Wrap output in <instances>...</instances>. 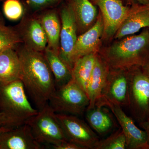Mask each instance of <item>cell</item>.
I'll list each match as a JSON object with an SVG mask.
<instances>
[{
    "instance_id": "6da1fadb",
    "label": "cell",
    "mask_w": 149,
    "mask_h": 149,
    "mask_svg": "<svg viewBox=\"0 0 149 149\" xmlns=\"http://www.w3.org/2000/svg\"><path fill=\"white\" fill-rule=\"evenodd\" d=\"M21 66L20 80L37 109H42L56 88L54 78L43 52L19 44L15 48Z\"/></svg>"
},
{
    "instance_id": "7a4b0ae2",
    "label": "cell",
    "mask_w": 149,
    "mask_h": 149,
    "mask_svg": "<svg viewBox=\"0 0 149 149\" xmlns=\"http://www.w3.org/2000/svg\"><path fill=\"white\" fill-rule=\"evenodd\" d=\"M102 58L110 69L128 70L146 66L149 63V29L113 44L104 52Z\"/></svg>"
},
{
    "instance_id": "3957f363",
    "label": "cell",
    "mask_w": 149,
    "mask_h": 149,
    "mask_svg": "<svg viewBox=\"0 0 149 149\" xmlns=\"http://www.w3.org/2000/svg\"><path fill=\"white\" fill-rule=\"evenodd\" d=\"M0 108L2 111L23 123L39 111L30 104L20 80L0 83Z\"/></svg>"
},
{
    "instance_id": "277c9868",
    "label": "cell",
    "mask_w": 149,
    "mask_h": 149,
    "mask_svg": "<svg viewBox=\"0 0 149 149\" xmlns=\"http://www.w3.org/2000/svg\"><path fill=\"white\" fill-rule=\"evenodd\" d=\"M25 123L29 125L34 138L40 144L54 146L68 141L56 113L49 104L39 110L37 114L28 119Z\"/></svg>"
},
{
    "instance_id": "5b68a950",
    "label": "cell",
    "mask_w": 149,
    "mask_h": 149,
    "mask_svg": "<svg viewBox=\"0 0 149 149\" xmlns=\"http://www.w3.org/2000/svg\"><path fill=\"white\" fill-rule=\"evenodd\" d=\"M49 104L56 113L80 115L86 111L89 100L86 92L71 79L56 88L51 97Z\"/></svg>"
},
{
    "instance_id": "8992f818",
    "label": "cell",
    "mask_w": 149,
    "mask_h": 149,
    "mask_svg": "<svg viewBox=\"0 0 149 149\" xmlns=\"http://www.w3.org/2000/svg\"><path fill=\"white\" fill-rule=\"evenodd\" d=\"M139 68L129 70V106L143 122L149 120V78Z\"/></svg>"
},
{
    "instance_id": "52a82bcc",
    "label": "cell",
    "mask_w": 149,
    "mask_h": 149,
    "mask_svg": "<svg viewBox=\"0 0 149 149\" xmlns=\"http://www.w3.org/2000/svg\"><path fill=\"white\" fill-rule=\"evenodd\" d=\"M58 9L61 23L58 55L72 69L73 51L78 37L77 22L72 9L65 2Z\"/></svg>"
},
{
    "instance_id": "ba28073f",
    "label": "cell",
    "mask_w": 149,
    "mask_h": 149,
    "mask_svg": "<svg viewBox=\"0 0 149 149\" xmlns=\"http://www.w3.org/2000/svg\"><path fill=\"white\" fill-rule=\"evenodd\" d=\"M56 116L68 141L84 149H95L100 140L85 122L71 115L56 113Z\"/></svg>"
},
{
    "instance_id": "9c48e42d",
    "label": "cell",
    "mask_w": 149,
    "mask_h": 149,
    "mask_svg": "<svg viewBox=\"0 0 149 149\" xmlns=\"http://www.w3.org/2000/svg\"><path fill=\"white\" fill-rule=\"evenodd\" d=\"M96 106H107L111 110L125 135L127 149H149L146 132L136 126L132 118L125 114L121 107L103 97L101 98Z\"/></svg>"
},
{
    "instance_id": "30bf717a",
    "label": "cell",
    "mask_w": 149,
    "mask_h": 149,
    "mask_svg": "<svg viewBox=\"0 0 149 149\" xmlns=\"http://www.w3.org/2000/svg\"><path fill=\"white\" fill-rule=\"evenodd\" d=\"M15 28L25 47L41 52L46 49L47 39L36 14L25 10L21 21Z\"/></svg>"
},
{
    "instance_id": "8fae6325",
    "label": "cell",
    "mask_w": 149,
    "mask_h": 149,
    "mask_svg": "<svg viewBox=\"0 0 149 149\" xmlns=\"http://www.w3.org/2000/svg\"><path fill=\"white\" fill-rule=\"evenodd\" d=\"M98 7L104 23L103 34L106 38L115 35L129 13L130 8L125 6L121 0H90Z\"/></svg>"
},
{
    "instance_id": "7c38bea8",
    "label": "cell",
    "mask_w": 149,
    "mask_h": 149,
    "mask_svg": "<svg viewBox=\"0 0 149 149\" xmlns=\"http://www.w3.org/2000/svg\"><path fill=\"white\" fill-rule=\"evenodd\" d=\"M102 97L121 107L129 106V70L110 69Z\"/></svg>"
},
{
    "instance_id": "4fadbf2b",
    "label": "cell",
    "mask_w": 149,
    "mask_h": 149,
    "mask_svg": "<svg viewBox=\"0 0 149 149\" xmlns=\"http://www.w3.org/2000/svg\"><path fill=\"white\" fill-rule=\"evenodd\" d=\"M27 123L0 133V149H40Z\"/></svg>"
},
{
    "instance_id": "5bb4252c",
    "label": "cell",
    "mask_w": 149,
    "mask_h": 149,
    "mask_svg": "<svg viewBox=\"0 0 149 149\" xmlns=\"http://www.w3.org/2000/svg\"><path fill=\"white\" fill-rule=\"evenodd\" d=\"M103 31V21L100 13L95 24L77 37L73 51L74 63L83 56L96 53Z\"/></svg>"
},
{
    "instance_id": "9a60e30c",
    "label": "cell",
    "mask_w": 149,
    "mask_h": 149,
    "mask_svg": "<svg viewBox=\"0 0 149 149\" xmlns=\"http://www.w3.org/2000/svg\"><path fill=\"white\" fill-rule=\"evenodd\" d=\"M110 70L107 63L102 58L97 56L87 87L89 104L87 109L94 108L101 99Z\"/></svg>"
},
{
    "instance_id": "2e32d148",
    "label": "cell",
    "mask_w": 149,
    "mask_h": 149,
    "mask_svg": "<svg viewBox=\"0 0 149 149\" xmlns=\"http://www.w3.org/2000/svg\"><path fill=\"white\" fill-rule=\"evenodd\" d=\"M145 27H149V5L134 4L116 31L115 38L121 39L133 35Z\"/></svg>"
},
{
    "instance_id": "e0dca14e",
    "label": "cell",
    "mask_w": 149,
    "mask_h": 149,
    "mask_svg": "<svg viewBox=\"0 0 149 149\" xmlns=\"http://www.w3.org/2000/svg\"><path fill=\"white\" fill-rule=\"evenodd\" d=\"M47 39V47L59 54L61 23L58 8L47 10L35 13Z\"/></svg>"
},
{
    "instance_id": "ac0fdd59",
    "label": "cell",
    "mask_w": 149,
    "mask_h": 149,
    "mask_svg": "<svg viewBox=\"0 0 149 149\" xmlns=\"http://www.w3.org/2000/svg\"><path fill=\"white\" fill-rule=\"evenodd\" d=\"M72 9L80 34L93 26L97 15L95 6L90 0H65Z\"/></svg>"
},
{
    "instance_id": "d6986e66",
    "label": "cell",
    "mask_w": 149,
    "mask_h": 149,
    "mask_svg": "<svg viewBox=\"0 0 149 149\" xmlns=\"http://www.w3.org/2000/svg\"><path fill=\"white\" fill-rule=\"evenodd\" d=\"M21 66L15 48H9L0 52V83L20 80Z\"/></svg>"
},
{
    "instance_id": "ffe728a7",
    "label": "cell",
    "mask_w": 149,
    "mask_h": 149,
    "mask_svg": "<svg viewBox=\"0 0 149 149\" xmlns=\"http://www.w3.org/2000/svg\"><path fill=\"white\" fill-rule=\"evenodd\" d=\"M58 88L66 84L71 79L72 69L60 57L58 54L48 47L43 52Z\"/></svg>"
},
{
    "instance_id": "44dd1931",
    "label": "cell",
    "mask_w": 149,
    "mask_h": 149,
    "mask_svg": "<svg viewBox=\"0 0 149 149\" xmlns=\"http://www.w3.org/2000/svg\"><path fill=\"white\" fill-rule=\"evenodd\" d=\"M97 56L96 53L91 54L81 57L76 61L72 68L71 79L80 85L86 93Z\"/></svg>"
},
{
    "instance_id": "7402d4cb",
    "label": "cell",
    "mask_w": 149,
    "mask_h": 149,
    "mask_svg": "<svg viewBox=\"0 0 149 149\" xmlns=\"http://www.w3.org/2000/svg\"><path fill=\"white\" fill-rule=\"evenodd\" d=\"M102 106L86 110V119L97 133L104 135L109 132L113 126V121L109 113Z\"/></svg>"
},
{
    "instance_id": "603a6c76",
    "label": "cell",
    "mask_w": 149,
    "mask_h": 149,
    "mask_svg": "<svg viewBox=\"0 0 149 149\" xmlns=\"http://www.w3.org/2000/svg\"><path fill=\"white\" fill-rule=\"evenodd\" d=\"M22 43V40L15 28L6 25L0 12V52L8 48H15Z\"/></svg>"
},
{
    "instance_id": "cb8c5ba5",
    "label": "cell",
    "mask_w": 149,
    "mask_h": 149,
    "mask_svg": "<svg viewBox=\"0 0 149 149\" xmlns=\"http://www.w3.org/2000/svg\"><path fill=\"white\" fill-rule=\"evenodd\" d=\"M127 149V143L121 128L107 139L99 141L95 148V149Z\"/></svg>"
},
{
    "instance_id": "d4e9b609",
    "label": "cell",
    "mask_w": 149,
    "mask_h": 149,
    "mask_svg": "<svg viewBox=\"0 0 149 149\" xmlns=\"http://www.w3.org/2000/svg\"><path fill=\"white\" fill-rule=\"evenodd\" d=\"M3 2V13L8 19L14 21L22 18L25 13L23 1L20 0H5Z\"/></svg>"
},
{
    "instance_id": "484cf974",
    "label": "cell",
    "mask_w": 149,
    "mask_h": 149,
    "mask_svg": "<svg viewBox=\"0 0 149 149\" xmlns=\"http://www.w3.org/2000/svg\"><path fill=\"white\" fill-rule=\"evenodd\" d=\"M65 0H26L23 1L25 10L36 13L42 11L58 8Z\"/></svg>"
},
{
    "instance_id": "4316f807",
    "label": "cell",
    "mask_w": 149,
    "mask_h": 149,
    "mask_svg": "<svg viewBox=\"0 0 149 149\" xmlns=\"http://www.w3.org/2000/svg\"><path fill=\"white\" fill-rule=\"evenodd\" d=\"M15 119L5 113L0 111V127L14 128L24 124Z\"/></svg>"
},
{
    "instance_id": "83f0119b",
    "label": "cell",
    "mask_w": 149,
    "mask_h": 149,
    "mask_svg": "<svg viewBox=\"0 0 149 149\" xmlns=\"http://www.w3.org/2000/svg\"><path fill=\"white\" fill-rule=\"evenodd\" d=\"M52 146L55 149H84L79 145L69 141L62 142Z\"/></svg>"
},
{
    "instance_id": "f1b7e54d",
    "label": "cell",
    "mask_w": 149,
    "mask_h": 149,
    "mask_svg": "<svg viewBox=\"0 0 149 149\" xmlns=\"http://www.w3.org/2000/svg\"><path fill=\"white\" fill-rule=\"evenodd\" d=\"M141 124L146 133L147 141L149 146V120L141 122Z\"/></svg>"
},
{
    "instance_id": "f546056e",
    "label": "cell",
    "mask_w": 149,
    "mask_h": 149,
    "mask_svg": "<svg viewBox=\"0 0 149 149\" xmlns=\"http://www.w3.org/2000/svg\"><path fill=\"white\" fill-rule=\"evenodd\" d=\"M139 4L141 5H149V0H136Z\"/></svg>"
},
{
    "instance_id": "4dcf8cb0",
    "label": "cell",
    "mask_w": 149,
    "mask_h": 149,
    "mask_svg": "<svg viewBox=\"0 0 149 149\" xmlns=\"http://www.w3.org/2000/svg\"><path fill=\"white\" fill-rule=\"evenodd\" d=\"M143 71L149 78V63L146 66L143 68Z\"/></svg>"
},
{
    "instance_id": "1f68e13d",
    "label": "cell",
    "mask_w": 149,
    "mask_h": 149,
    "mask_svg": "<svg viewBox=\"0 0 149 149\" xmlns=\"http://www.w3.org/2000/svg\"><path fill=\"white\" fill-rule=\"evenodd\" d=\"M12 128H3V127H0V133H2V132H4V131H6L9 130L10 129Z\"/></svg>"
},
{
    "instance_id": "d6a6232c",
    "label": "cell",
    "mask_w": 149,
    "mask_h": 149,
    "mask_svg": "<svg viewBox=\"0 0 149 149\" xmlns=\"http://www.w3.org/2000/svg\"><path fill=\"white\" fill-rule=\"evenodd\" d=\"M128 1L129 2L134 3V0H128Z\"/></svg>"
},
{
    "instance_id": "836d02e7",
    "label": "cell",
    "mask_w": 149,
    "mask_h": 149,
    "mask_svg": "<svg viewBox=\"0 0 149 149\" xmlns=\"http://www.w3.org/2000/svg\"><path fill=\"white\" fill-rule=\"evenodd\" d=\"M5 0H0V2H3Z\"/></svg>"
},
{
    "instance_id": "e575fe53",
    "label": "cell",
    "mask_w": 149,
    "mask_h": 149,
    "mask_svg": "<svg viewBox=\"0 0 149 149\" xmlns=\"http://www.w3.org/2000/svg\"><path fill=\"white\" fill-rule=\"evenodd\" d=\"M148 29H149V28H148Z\"/></svg>"
}]
</instances>
